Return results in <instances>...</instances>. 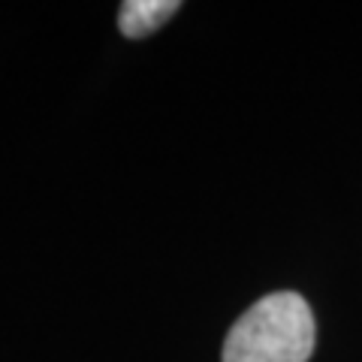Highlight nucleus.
I'll list each match as a JSON object with an SVG mask.
<instances>
[{
    "mask_svg": "<svg viewBox=\"0 0 362 362\" xmlns=\"http://www.w3.org/2000/svg\"><path fill=\"white\" fill-rule=\"evenodd\" d=\"M178 9V0H124L118 13V28L127 40H139L163 28Z\"/></svg>",
    "mask_w": 362,
    "mask_h": 362,
    "instance_id": "obj_2",
    "label": "nucleus"
},
{
    "mask_svg": "<svg viewBox=\"0 0 362 362\" xmlns=\"http://www.w3.org/2000/svg\"><path fill=\"white\" fill-rule=\"evenodd\" d=\"M314 317L299 293H272L251 305L226 335L223 362H308Z\"/></svg>",
    "mask_w": 362,
    "mask_h": 362,
    "instance_id": "obj_1",
    "label": "nucleus"
}]
</instances>
